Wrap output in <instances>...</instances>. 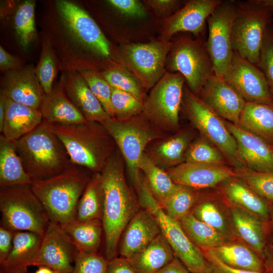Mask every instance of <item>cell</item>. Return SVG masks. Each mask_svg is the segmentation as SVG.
I'll return each instance as SVG.
<instances>
[{
  "label": "cell",
  "mask_w": 273,
  "mask_h": 273,
  "mask_svg": "<svg viewBox=\"0 0 273 273\" xmlns=\"http://www.w3.org/2000/svg\"><path fill=\"white\" fill-rule=\"evenodd\" d=\"M221 0H191L165 19L161 39L169 41L175 33L189 32L197 37L205 33L207 20Z\"/></svg>",
  "instance_id": "17"
},
{
  "label": "cell",
  "mask_w": 273,
  "mask_h": 273,
  "mask_svg": "<svg viewBox=\"0 0 273 273\" xmlns=\"http://www.w3.org/2000/svg\"><path fill=\"white\" fill-rule=\"evenodd\" d=\"M63 87L69 99L87 120L102 123L111 117L91 92L81 74L68 73L64 77Z\"/></svg>",
  "instance_id": "24"
},
{
  "label": "cell",
  "mask_w": 273,
  "mask_h": 273,
  "mask_svg": "<svg viewBox=\"0 0 273 273\" xmlns=\"http://www.w3.org/2000/svg\"><path fill=\"white\" fill-rule=\"evenodd\" d=\"M161 233L154 216L141 208L126 225L121 236L118 253L128 258L138 252Z\"/></svg>",
  "instance_id": "22"
},
{
  "label": "cell",
  "mask_w": 273,
  "mask_h": 273,
  "mask_svg": "<svg viewBox=\"0 0 273 273\" xmlns=\"http://www.w3.org/2000/svg\"><path fill=\"white\" fill-rule=\"evenodd\" d=\"M237 125L272 144L273 104L246 102Z\"/></svg>",
  "instance_id": "32"
},
{
  "label": "cell",
  "mask_w": 273,
  "mask_h": 273,
  "mask_svg": "<svg viewBox=\"0 0 273 273\" xmlns=\"http://www.w3.org/2000/svg\"><path fill=\"white\" fill-rule=\"evenodd\" d=\"M226 206L237 239L254 250L263 260L267 244V223L238 206L228 202Z\"/></svg>",
  "instance_id": "23"
},
{
  "label": "cell",
  "mask_w": 273,
  "mask_h": 273,
  "mask_svg": "<svg viewBox=\"0 0 273 273\" xmlns=\"http://www.w3.org/2000/svg\"><path fill=\"white\" fill-rule=\"evenodd\" d=\"M176 185L194 189L213 187L235 177L236 169L226 165H215L185 162L167 172Z\"/></svg>",
  "instance_id": "20"
},
{
  "label": "cell",
  "mask_w": 273,
  "mask_h": 273,
  "mask_svg": "<svg viewBox=\"0 0 273 273\" xmlns=\"http://www.w3.org/2000/svg\"><path fill=\"white\" fill-rule=\"evenodd\" d=\"M0 211L1 226L14 232H30L43 237L51 221L31 185L0 188Z\"/></svg>",
  "instance_id": "5"
},
{
  "label": "cell",
  "mask_w": 273,
  "mask_h": 273,
  "mask_svg": "<svg viewBox=\"0 0 273 273\" xmlns=\"http://www.w3.org/2000/svg\"><path fill=\"white\" fill-rule=\"evenodd\" d=\"M1 94L36 109H39L45 94L32 65L7 71L1 82Z\"/></svg>",
  "instance_id": "21"
},
{
  "label": "cell",
  "mask_w": 273,
  "mask_h": 273,
  "mask_svg": "<svg viewBox=\"0 0 273 273\" xmlns=\"http://www.w3.org/2000/svg\"><path fill=\"white\" fill-rule=\"evenodd\" d=\"M104 203L101 173H94L78 201L75 220L102 221Z\"/></svg>",
  "instance_id": "35"
},
{
  "label": "cell",
  "mask_w": 273,
  "mask_h": 273,
  "mask_svg": "<svg viewBox=\"0 0 273 273\" xmlns=\"http://www.w3.org/2000/svg\"><path fill=\"white\" fill-rule=\"evenodd\" d=\"M198 220L207 224L221 234L229 242L235 241L228 207L216 200L201 198L191 211Z\"/></svg>",
  "instance_id": "33"
},
{
  "label": "cell",
  "mask_w": 273,
  "mask_h": 273,
  "mask_svg": "<svg viewBox=\"0 0 273 273\" xmlns=\"http://www.w3.org/2000/svg\"><path fill=\"white\" fill-rule=\"evenodd\" d=\"M106 273H136L126 258L116 257L109 261Z\"/></svg>",
  "instance_id": "54"
},
{
  "label": "cell",
  "mask_w": 273,
  "mask_h": 273,
  "mask_svg": "<svg viewBox=\"0 0 273 273\" xmlns=\"http://www.w3.org/2000/svg\"><path fill=\"white\" fill-rule=\"evenodd\" d=\"M188 142V138L181 134L163 141L154 149L155 158L164 167L175 166L185 158Z\"/></svg>",
  "instance_id": "41"
},
{
  "label": "cell",
  "mask_w": 273,
  "mask_h": 273,
  "mask_svg": "<svg viewBox=\"0 0 273 273\" xmlns=\"http://www.w3.org/2000/svg\"><path fill=\"white\" fill-rule=\"evenodd\" d=\"M35 2L27 0L20 4L15 13L14 25L20 44L27 48L36 38Z\"/></svg>",
  "instance_id": "39"
},
{
  "label": "cell",
  "mask_w": 273,
  "mask_h": 273,
  "mask_svg": "<svg viewBox=\"0 0 273 273\" xmlns=\"http://www.w3.org/2000/svg\"><path fill=\"white\" fill-rule=\"evenodd\" d=\"M79 251L97 253L103 232L102 221H74L61 225Z\"/></svg>",
  "instance_id": "34"
},
{
  "label": "cell",
  "mask_w": 273,
  "mask_h": 273,
  "mask_svg": "<svg viewBox=\"0 0 273 273\" xmlns=\"http://www.w3.org/2000/svg\"><path fill=\"white\" fill-rule=\"evenodd\" d=\"M156 273H190L187 268L175 256Z\"/></svg>",
  "instance_id": "55"
},
{
  "label": "cell",
  "mask_w": 273,
  "mask_h": 273,
  "mask_svg": "<svg viewBox=\"0 0 273 273\" xmlns=\"http://www.w3.org/2000/svg\"><path fill=\"white\" fill-rule=\"evenodd\" d=\"M178 221L190 240L200 249H212L229 242L213 228L197 219L191 212Z\"/></svg>",
  "instance_id": "37"
},
{
  "label": "cell",
  "mask_w": 273,
  "mask_h": 273,
  "mask_svg": "<svg viewBox=\"0 0 273 273\" xmlns=\"http://www.w3.org/2000/svg\"><path fill=\"white\" fill-rule=\"evenodd\" d=\"M225 181L222 192L228 203L248 211L267 223L271 208L269 201L236 176Z\"/></svg>",
  "instance_id": "27"
},
{
  "label": "cell",
  "mask_w": 273,
  "mask_h": 273,
  "mask_svg": "<svg viewBox=\"0 0 273 273\" xmlns=\"http://www.w3.org/2000/svg\"><path fill=\"white\" fill-rule=\"evenodd\" d=\"M42 238L30 232H14L12 248L0 264V273H26L28 266L33 265Z\"/></svg>",
  "instance_id": "25"
},
{
  "label": "cell",
  "mask_w": 273,
  "mask_h": 273,
  "mask_svg": "<svg viewBox=\"0 0 273 273\" xmlns=\"http://www.w3.org/2000/svg\"><path fill=\"white\" fill-rule=\"evenodd\" d=\"M89 171L72 164L57 175L33 181L31 189L51 221L63 225L75 219L78 201L93 176Z\"/></svg>",
  "instance_id": "2"
},
{
  "label": "cell",
  "mask_w": 273,
  "mask_h": 273,
  "mask_svg": "<svg viewBox=\"0 0 273 273\" xmlns=\"http://www.w3.org/2000/svg\"><path fill=\"white\" fill-rule=\"evenodd\" d=\"M257 66L262 71L273 97V25L268 27Z\"/></svg>",
  "instance_id": "47"
},
{
  "label": "cell",
  "mask_w": 273,
  "mask_h": 273,
  "mask_svg": "<svg viewBox=\"0 0 273 273\" xmlns=\"http://www.w3.org/2000/svg\"><path fill=\"white\" fill-rule=\"evenodd\" d=\"M14 232L1 226L0 227V264L6 259L13 246Z\"/></svg>",
  "instance_id": "52"
},
{
  "label": "cell",
  "mask_w": 273,
  "mask_h": 273,
  "mask_svg": "<svg viewBox=\"0 0 273 273\" xmlns=\"http://www.w3.org/2000/svg\"><path fill=\"white\" fill-rule=\"evenodd\" d=\"M112 87L129 93L144 102V88L126 68L119 63H114L100 72Z\"/></svg>",
  "instance_id": "40"
},
{
  "label": "cell",
  "mask_w": 273,
  "mask_h": 273,
  "mask_svg": "<svg viewBox=\"0 0 273 273\" xmlns=\"http://www.w3.org/2000/svg\"><path fill=\"white\" fill-rule=\"evenodd\" d=\"M210 249L221 262L230 267L264 273L262 259L254 250L240 240L226 242Z\"/></svg>",
  "instance_id": "30"
},
{
  "label": "cell",
  "mask_w": 273,
  "mask_h": 273,
  "mask_svg": "<svg viewBox=\"0 0 273 273\" xmlns=\"http://www.w3.org/2000/svg\"><path fill=\"white\" fill-rule=\"evenodd\" d=\"M260 3L271 8L273 9V0H258Z\"/></svg>",
  "instance_id": "60"
},
{
  "label": "cell",
  "mask_w": 273,
  "mask_h": 273,
  "mask_svg": "<svg viewBox=\"0 0 273 273\" xmlns=\"http://www.w3.org/2000/svg\"><path fill=\"white\" fill-rule=\"evenodd\" d=\"M185 160L188 162L225 165V161L218 150L203 140L191 146L186 153Z\"/></svg>",
  "instance_id": "45"
},
{
  "label": "cell",
  "mask_w": 273,
  "mask_h": 273,
  "mask_svg": "<svg viewBox=\"0 0 273 273\" xmlns=\"http://www.w3.org/2000/svg\"><path fill=\"white\" fill-rule=\"evenodd\" d=\"M39 110L43 121L50 124L81 123L87 120L68 97L61 87L53 88L44 94Z\"/></svg>",
  "instance_id": "28"
},
{
  "label": "cell",
  "mask_w": 273,
  "mask_h": 273,
  "mask_svg": "<svg viewBox=\"0 0 273 273\" xmlns=\"http://www.w3.org/2000/svg\"><path fill=\"white\" fill-rule=\"evenodd\" d=\"M201 250L209 266L210 273H263L233 268L221 262L210 249L203 248Z\"/></svg>",
  "instance_id": "50"
},
{
  "label": "cell",
  "mask_w": 273,
  "mask_h": 273,
  "mask_svg": "<svg viewBox=\"0 0 273 273\" xmlns=\"http://www.w3.org/2000/svg\"><path fill=\"white\" fill-rule=\"evenodd\" d=\"M234 0L221 1L207 20L206 43L215 75L223 77L232 61V26L236 11Z\"/></svg>",
  "instance_id": "13"
},
{
  "label": "cell",
  "mask_w": 273,
  "mask_h": 273,
  "mask_svg": "<svg viewBox=\"0 0 273 273\" xmlns=\"http://www.w3.org/2000/svg\"><path fill=\"white\" fill-rule=\"evenodd\" d=\"M223 77L246 102L273 104V97L262 71L234 51Z\"/></svg>",
  "instance_id": "15"
},
{
  "label": "cell",
  "mask_w": 273,
  "mask_h": 273,
  "mask_svg": "<svg viewBox=\"0 0 273 273\" xmlns=\"http://www.w3.org/2000/svg\"><path fill=\"white\" fill-rule=\"evenodd\" d=\"M22 68L20 60L7 52L0 46V69L2 71H9Z\"/></svg>",
  "instance_id": "53"
},
{
  "label": "cell",
  "mask_w": 273,
  "mask_h": 273,
  "mask_svg": "<svg viewBox=\"0 0 273 273\" xmlns=\"http://www.w3.org/2000/svg\"><path fill=\"white\" fill-rule=\"evenodd\" d=\"M143 123L136 116L126 119L110 117L102 123L119 148L133 184L141 176L139 166L146 147L158 137Z\"/></svg>",
  "instance_id": "10"
},
{
  "label": "cell",
  "mask_w": 273,
  "mask_h": 273,
  "mask_svg": "<svg viewBox=\"0 0 273 273\" xmlns=\"http://www.w3.org/2000/svg\"><path fill=\"white\" fill-rule=\"evenodd\" d=\"M200 198L196 189L177 185L169 196L158 203L167 215L179 221L191 212Z\"/></svg>",
  "instance_id": "38"
},
{
  "label": "cell",
  "mask_w": 273,
  "mask_h": 273,
  "mask_svg": "<svg viewBox=\"0 0 273 273\" xmlns=\"http://www.w3.org/2000/svg\"><path fill=\"white\" fill-rule=\"evenodd\" d=\"M15 142L17 153L33 181L57 175L73 164L50 124L43 120Z\"/></svg>",
  "instance_id": "3"
},
{
  "label": "cell",
  "mask_w": 273,
  "mask_h": 273,
  "mask_svg": "<svg viewBox=\"0 0 273 273\" xmlns=\"http://www.w3.org/2000/svg\"><path fill=\"white\" fill-rule=\"evenodd\" d=\"M35 75L45 94L50 93L53 88V82L56 74L55 57L50 47L44 44L36 67Z\"/></svg>",
  "instance_id": "46"
},
{
  "label": "cell",
  "mask_w": 273,
  "mask_h": 273,
  "mask_svg": "<svg viewBox=\"0 0 273 273\" xmlns=\"http://www.w3.org/2000/svg\"><path fill=\"white\" fill-rule=\"evenodd\" d=\"M111 101L114 118L128 119L143 112V102L129 93L111 87Z\"/></svg>",
  "instance_id": "43"
},
{
  "label": "cell",
  "mask_w": 273,
  "mask_h": 273,
  "mask_svg": "<svg viewBox=\"0 0 273 273\" xmlns=\"http://www.w3.org/2000/svg\"><path fill=\"white\" fill-rule=\"evenodd\" d=\"M4 96L5 117L1 133L7 139L16 141L42 122L39 109L15 102Z\"/></svg>",
  "instance_id": "26"
},
{
  "label": "cell",
  "mask_w": 273,
  "mask_h": 273,
  "mask_svg": "<svg viewBox=\"0 0 273 273\" xmlns=\"http://www.w3.org/2000/svg\"><path fill=\"white\" fill-rule=\"evenodd\" d=\"M185 82L179 73L166 72L143 102L145 117L164 128H176Z\"/></svg>",
  "instance_id": "12"
},
{
  "label": "cell",
  "mask_w": 273,
  "mask_h": 273,
  "mask_svg": "<svg viewBox=\"0 0 273 273\" xmlns=\"http://www.w3.org/2000/svg\"><path fill=\"white\" fill-rule=\"evenodd\" d=\"M199 97L220 117L238 124L246 101L225 80L215 74L202 87Z\"/></svg>",
  "instance_id": "18"
},
{
  "label": "cell",
  "mask_w": 273,
  "mask_h": 273,
  "mask_svg": "<svg viewBox=\"0 0 273 273\" xmlns=\"http://www.w3.org/2000/svg\"><path fill=\"white\" fill-rule=\"evenodd\" d=\"M78 252L61 225L50 221L33 265L48 266L55 273H71Z\"/></svg>",
  "instance_id": "16"
},
{
  "label": "cell",
  "mask_w": 273,
  "mask_h": 273,
  "mask_svg": "<svg viewBox=\"0 0 273 273\" xmlns=\"http://www.w3.org/2000/svg\"><path fill=\"white\" fill-rule=\"evenodd\" d=\"M122 164L113 153L100 172L104 195V257L108 261L117 257L122 234L141 208L138 197L127 184Z\"/></svg>",
  "instance_id": "1"
},
{
  "label": "cell",
  "mask_w": 273,
  "mask_h": 273,
  "mask_svg": "<svg viewBox=\"0 0 273 273\" xmlns=\"http://www.w3.org/2000/svg\"><path fill=\"white\" fill-rule=\"evenodd\" d=\"M89 89L100 102L107 113L114 117L111 104V86L100 72L85 70L80 72Z\"/></svg>",
  "instance_id": "44"
},
{
  "label": "cell",
  "mask_w": 273,
  "mask_h": 273,
  "mask_svg": "<svg viewBox=\"0 0 273 273\" xmlns=\"http://www.w3.org/2000/svg\"><path fill=\"white\" fill-rule=\"evenodd\" d=\"M50 126L74 164L100 172L113 154L114 142L101 123L86 120Z\"/></svg>",
  "instance_id": "4"
},
{
  "label": "cell",
  "mask_w": 273,
  "mask_h": 273,
  "mask_svg": "<svg viewBox=\"0 0 273 273\" xmlns=\"http://www.w3.org/2000/svg\"><path fill=\"white\" fill-rule=\"evenodd\" d=\"M135 187L141 207L154 216L174 256L191 273H210L209 266L201 250L190 240L179 221L166 214L145 179H141Z\"/></svg>",
  "instance_id": "7"
},
{
  "label": "cell",
  "mask_w": 273,
  "mask_h": 273,
  "mask_svg": "<svg viewBox=\"0 0 273 273\" xmlns=\"http://www.w3.org/2000/svg\"><path fill=\"white\" fill-rule=\"evenodd\" d=\"M35 273H55L51 268L46 266H39Z\"/></svg>",
  "instance_id": "59"
},
{
  "label": "cell",
  "mask_w": 273,
  "mask_h": 273,
  "mask_svg": "<svg viewBox=\"0 0 273 273\" xmlns=\"http://www.w3.org/2000/svg\"><path fill=\"white\" fill-rule=\"evenodd\" d=\"M174 257L161 233L145 248L126 259L136 273H156Z\"/></svg>",
  "instance_id": "29"
},
{
  "label": "cell",
  "mask_w": 273,
  "mask_h": 273,
  "mask_svg": "<svg viewBox=\"0 0 273 273\" xmlns=\"http://www.w3.org/2000/svg\"><path fill=\"white\" fill-rule=\"evenodd\" d=\"M139 168L145 175V181L159 203L169 196L177 185L171 179L168 173L159 167L155 162L144 153Z\"/></svg>",
  "instance_id": "36"
},
{
  "label": "cell",
  "mask_w": 273,
  "mask_h": 273,
  "mask_svg": "<svg viewBox=\"0 0 273 273\" xmlns=\"http://www.w3.org/2000/svg\"><path fill=\"white\" fill-rule=\"evenodd\" d=\"M237 177L261 197L273 201V172L255 171L246 167L236 169Z\"/></svg>",
  "instance_id": "42"
},
{
  "label": "cell",
  "mask_w": 273,
  "mask_h": 273,
  "mask_svg": "<svg viewBox=\"0 0 273 273\" xmlns=\"http://www.w3.org/2000/svg\"><path fill=\"white\" fill-rule=\"evenodd\" d=\"M181 105L200 132L230 160L238 165L237 145L221 117L188 87L184 88Z\"/></svg>",
  "instance_id": "11"
},
{
  "label": "cell",
  "mask_w": 273,
  "mask_h": 273,
  "mask_svg": "<svg viewBox=\"0 0 273 273\" xmlns=\"http://www.w3.org/2000/svg\"><path fill=\"white\" fill-rule=\"evenodd\" d=\"M5 117V102L4 96L0 94V132H2Z\"/></svg>",
  "instance_id": "57"
},
{
  "label": "cell",
  "mask_w": 273,
  "mask_h": 273,
  "mask_svg": "<svg viewBox=\"0 0 273 273\" xmlns=\"http://www.w3.org/2000/svg\"><path fill=\"white\" fill-rule=\"evenodd\" d=\"M172 46V42L161 38L125 44L118 51V60L148 90L166 72L165 64Z\"/></svg>",
  "instance_id": "9"
},
{
  "label": "cell",
  "mask_w": 273,
  "mask_h": 273,
  "mask_svg": "<svg viewBox=\"0 0 273 273\" xmlns=\"http://www.w3.org/2000/svg\"><path fill=\"white\" fill-rule=\"evenodd\" d=\"M267 232L271 235L273 241V208L271 207L269 218L267 222Z\"/></svg>",
  "instance_id": "58"
},
{
  "label": "cell",
  "mask_w": 273,
  "mask_h": 273,
  "mask_svg": "<svg viewBox=\"0 0 273 273\" xmlns=\"http://www.w3.org/2000/svg\"><path fill=\"white\" fill-rule=\"evenodd\" d=\"M112 7L122 15L133 18H142L147 15V10L143 4L137 0H108Z\"/></svg>",
  "instance_id": "49"
},
{
  "label": "cell",
  "mask_w": 273,
  "mask_h": 273,
  "mask_svg": "<svg viewBox=\"0 0 273 273\" xmlns=\"http://www.w3.org/2000/svg\"><path fill=\"white\" fill-rule=\"evenodd\" d=\"M155 12L159 16L167 17L173 14L182 6V2L177 0H148L145 1Z\"/></svg>",
  "instance_id": "51"
},
{
  "label": "cell",
  "mask_w": 273,
  "mask_h": 273,
  "mask_svg": "<svg viewBox=\"0 0 273 273\" xmlns=\"http://www.w3.org/2000/svg\"><path fill=\"white\" fill-rule=\"evenodd\" d=\"M273 22V9L258 0L236 1L232 26L233 51L257 65L268 27Z\"/></svg>",
  "instance_id": "6"
},
{
  "label": "cell",
  "mask_w": 273,
  "mask_h": 273,
  "mask_svg": "<svg viewBox=\"0 0 273 273\" xmlns=\"http://www.w3.org/2000/svg\"><path fill=\"white\" fill-rule=\"evenodd\" d=\"M17 153L15 141L0 135V188L16 185H31Z\"/></svg>",
  "instance_id": "31"
},
{
  "label": "cell",
  "mask_w": 273,
  "mask_h": 273,
  "mask_svg": "<svg viewBox=\"0 0 273 273\" xmlns=\"http://www.w3.org/2000/svg\"><path fill=\"white\" fill-rule=\"evenodd\" d=\"M71 273H106L109 261L97 253L79 251Z\"/></svg>",
  "instance_id": "48"
},
{
  "label": "cell",
  "mask_w": 273,
  "mask_h": 273,
  "mask_svg": "<svg viewBox=\"0 0 273 273\" xmlns=\"http://www.w3.org/2000/svg\"><path fill=\"white\" fill-rule=\"evenodd\" d=\"M165 63L170 72L183 76L189 89L197 96L214 74L206 40L201 37H181L172 42Z\"/></svg>",
  "instance_id": "8"
},
{
  "label": "cell",
  "mask_w": 273,
  "mask_h": 273,
  "mask_svg": "<svg viewBox=\"0 0 273 273\" xmlns=\"http://www.w3.org/2000/svg\"><path fill=\"white\" fill-rule=\"evenodd\" d=\"M263 262L264 273H273V245L267 244Z\"/></svg>",
  "instance_id": "56"
},
{
  "label": "cell",
  "mask_w": 273,
  "mask_h": 273,
  "mask_svg": "<svg viewBox=\"0 0 273 273\" xmlns=\"http://www.w3.org/2000/svg\"><path fill=\"white\" fill-rule=\"evenodd\" d=\"M56 5L64 24L77 40L102 57H110L111 51L108 40L84 10L67 1H58Z\"/></svg>",
  "instance_id": "14"
},
{
  "label": "cell",
  "mask_w": 273,
  "mask_h": 273,
  "mask_svg": "<svg viewBox=\"0 0 273 273\" xmlns=\"http://www.w3.org/2000/svg\"><path fill=\"white\" fill-rule=\"evenodd\" d=\"M225 123L236 140L239 162L253 170L273 172V146L237 124Z\"/></svg>",
  "instance_id": "19"
},
{
  "label": "cell",
  "mask_w": 273,
  "mask_h": 273,
  "mask_svg": "<svg viewBox=\"0 0 273 273\" xmlns=\"http://www.w3.org/2000/svg\"><path fill=\"white\" fill-rule=\"evenodd\" d=\"M272 25H273V22H272Z\"/></svg>",
  "instance_id": "61"
}]
</instances>
